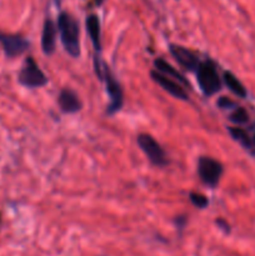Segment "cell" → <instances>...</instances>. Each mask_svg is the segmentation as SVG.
I'll return each instance as SVG.
<instances>
[{"mask_svg": "<svg viewBox=\"0 0 255 256\" xmlns=\"http://www.w3.org/2000/svg\"><path fill=\"white\" fill-rule=\"evenodd\" d=\"M56 24L50 18H46L42 25V49L48 56L52 55L56 49Z\"/></svg>", "mask_w": 255, "mask_h": 256, "instance_id": "8fae6325", "label": "cell"}, {"mask_svg": "<svg viewBox=\"0 0 255 256\" xmlns=\"http://www.w3.org/2000/svg\"><path fill=\"white\" fill-rule=\"evenodd\" d=\"M229 132L235 142H240L245 149H254L255 148V136L252 138L244 129L242 128H229Z\"/></svg>", "mask_w": 255, "mask_h": 256, "instance_id": "9a60e30c", "label": "cell"}, {"mask_svg": "<svg viewBox=\"0 0 255 256\" xmlns=\"http://www.w3.org/2000/svg\"><path fill=\"white\" fill-rule=\"evenodd\" d=\"M95 2V5H98V6H102V2H105V0H94Z\"/></svg>", "mask_w": 255, "mask_h": 256, "instance_id": "44dd1931", "label": "cell"}, {"mask_svg": "<svg viewBox=\"0 0 255 256\" xmlns=\"http://www.w3.org/2000/svg\"><path fill=\"white\" fill-rule=\"evenodd\" d=\"M216 105L220 108V109H224V110L235 109V108H236V104H235L232 99H229V98L226 96L219 98V99H218Z\"/></svg>", "mask_w": 255, "mask_h": 256, "instance_id": "ac0fdd59", "label": "cell"}, {"mask_svg": "<svg viewBox=\"0 0 255 256\" xmlns=\"http://www.w3.org/2000/svg\"><path fill=\"white\" fill-rule=\"evenodd\" d=\"M216 225H218V228H220V229H222V230H224L225 232H230L229 224H228V222H225V220L218 219L216 220Z\"/></svg>", "mask_w": 255, "mask_h": 256, "instance_id": "ffe728a7", "label": "cell"}, {"mask_svg": "<svg viewBox=\"0 0 255 256\" xmlns=\"http://www.w3.org/2000/svg\"><path fill=\"white\" fill-rule=\"evenodd\" d=\"M150 78L152 79V82H156L159 86H162L168 94L172 95L175 99L182 100V102H188L189 100V95H188L186 90L179 82H175L174 79H170V78L165 76L162 72H156L154 69L150 70Z\"/></svg>", "mask_w": 255, "mask_h": 256, "instance_id": "9c48e42d", "label": "cell"}, {"mask_svg": "<svg viewBox=\"0 0 255 256\" xmlns=\"http://www.w3.org/2000/svg\"><path fill=\"white\" fill-rule=\"evenodd\" d=\"M196 82L205 96H212L222 90V79L218 72V66L212 59L202 60L195 72Z\"/></svg>", "mask_w": 255, "mask_h": 256, "instance_id": "7a4b0ae2", "label": "cell"}, {"mask_svg": "<svg viewBox=\"0 0 255 256\" xmlns=\"http://www.w3.org/2000/svg\"><path fill=\"white\" fill-rule=\"evenodd\" d=\"M85 26H86V32L92 40L95 52L100 55L102 52V26H100L99 16L95 14L88 15L85 19Z\"/></svg>", "mask_w": 255, "mask_h": 256, "instance_id": "7c38bea8", "label": "cell"}, {"mask_svg": "<svg viewBox=\"0 0 255 256\" xmlns=\"http://www.w3.org/2000/svg\"><path fill=\"white\" fill-rule=\"evenodd\" d=\"M58 105L64 114H75L82 109V102L79 95L69 88H64L58 96Z\"/></svg>", "mask_w": 255, "mask_h": 256, "instance_id": "30bf717a", "label": "cell"}, {"mask_svg": "<svg viewBox=\"0 0 255 256\" xmlns=\"http://www.w3.org/2000/svg\"><path fill=\"white\" fill-rule=\"evenodd\" d=\"M136 142L152 165L164 168L169 164L165 150L156 142V139L152 138L150 134H139L136 138Z\"/></svg>", "mask_w": 255, "mask_h": 256, "instance_id": "8992f818", "label": "cell"}, {"mask_svg": "<svg viewBox=\"0 0 255 256\" xmlns=\"http://www.w3.org/2000/svg\"><path fill=\"white\" fill-rule=\"evenodd\" d=\"M175 222H176L178 229L182 230V228L186 225V216H184V215H180V216H178L176 219H175Z\"/></svg>", "mask_w": 255, "mask_h": 256, "instance_id": "d6986e66", "label": "cell"}, {"mask_svg": "<svg viewBox=\"0 0 255 256\" xmlns=\"http://www.w3.org/2000/svg\"><path fill=\"white\" fill-rule=\"evenodd\" d=\"M0 44L8 58H16L30 48V42L20 34H9L0 30Z\"/></svg>", "mask_w": 255, "mask_h": 256, "instance_id": "ba28073f", "label": "cell"}, {"mask_svg": "<svg viewBox=\"0 0 255 256\" xmlns=\"http://www.w3.org/2000/svg\"><path fill=\"white\" fill-rule=\"evenodd\" d=\"M222 82L226 85L228 89H229L232 94L236 95L238 98H242V99L246 98V89H245V86L242 85V82H240L232 72L226 70V72H222Z\"/></svg>", "mask_w": 255, "mask_h": 256, "instance_id": "5bb4252c", "label": "cell"}, {"mask_svg": "<svg viewBox=\"0 0 255 256\" xmlns=\"http://www.w3.org/2000/svg\"><path fill=\"white\" fill-rule=\"evenodd\" d=\"M229 120L236 125H242L245 124V122H249V114H248V112L244 109V108L236 106L234 110H232V114H230Z\"/></svg>", "mask_w": 255, "mask_h": 256, "instance_id": "2e32d148", "label": "cell"}, {"mask_svg": "<svg viewBox=\"0 0 255 256\" xmlns=\"http://www.w3.org/2000/svg\"><path fill=\"white\" fill-rule=\"evenodd\" d=\"M169 52L172 58L178 62V64L184 70L190 72H195L199 68L202 60L199 59V55L194 50L189 49L186 46H182L179 44H170Z\"/></svg>", "mask_w": 255, "mask_h": 256, "instance_id": "52a82bcc", "label": "cell"}, {"mask_svg": "<svg viewBox=\"0 0 255 256\" xmlns=\"http://www.w3.org/2000/svg\"><path fill=\"white\" fill-rule=\"evenodd\" d=\"M56 28L60 35V42L65 52L72 58H80L82 45H80V25L79 22L70 12H62L58 15Z\"/></svg>", "mask_w": 255, "mask_h": 256, "instance_id": "6da1fadb", "label": "cell"}, {"mask_svg": "<svg viewBox=\"0 0 255 256\" xmlns=\"http://www.w3.org/2000/svg\"><path fill=\"white\" fill-rule=\"evenodd\" d=\"M18 82L20 85L28 89H38L42 88L49 82L45 72L40 69L39 64L32 56H28L18 75Z\"/></svg>", "mask_w": 255, "mask_h": 256, "instance_id": "277c9868", "label": "cell"}, {"mask_svg": "<svg viewBox=\"0 0 255 256\" xmlns=\"http://www.w3.org/2000/svg\"><path fill=\"white\" fill-rule=\"evenodd\" d=\"M224 168L219 160L210 156H200L198 160V175L206 186L215 189L219 185Z\"/></svg>", "mask_w": 255, "mask_h": 256, "instance_id": "5b68a950", "label": "cell"}, {"mask_svg": "<svg viewBox=\"0 0 255 256\" xmlns=\"http://www.w3.org/2000/svg\"><path fill=\"white\" fill-rule=\"evenodd\" d=\"M189 200L196 209H205L209 205V199L202 192H189Z\"/></svg>", "mask_w": 255, "mask_h": 256, "instance_id": "e0dca14e", "label": "cell"}, {"mask_svg": "<svg viewBox=\"0 0 255 256\" xmlns=\"http://www.w3.org/2000/svg\"><path fill=\"white\" fill-rule=\"evenodd\" d=\"M154 65V70L162 72L165 76L170 78V79H174L175 82H179L180 85H184V86H189V82L186 80V78L182 74L178 69H175L172 64L164 60L162 58H156L152 62Z\"/></svg>", "mask_w": 255, "mask_h": 256, "instance_id": "4fadbf2b", "label": "cell"}, {"mask_svg": "<svg viewBox=\"0 0 255 256\" xmlns=\"http://www.w3.org/2000/svg\"><path fill=\"white\" fill-rule=\"evenodd\" d=\"M102 82H105V88H106L108 96H109V104L106 106V114L108 115H115L122 110V105H124V92L120 85L119 80L115 78L114 72L110 70L106 62H104L102 66Z\"/></svg>", "mask_w": 255, "mask_h": 256, "instance_id": "3957f363", "label": "cell"}]
</instances>
